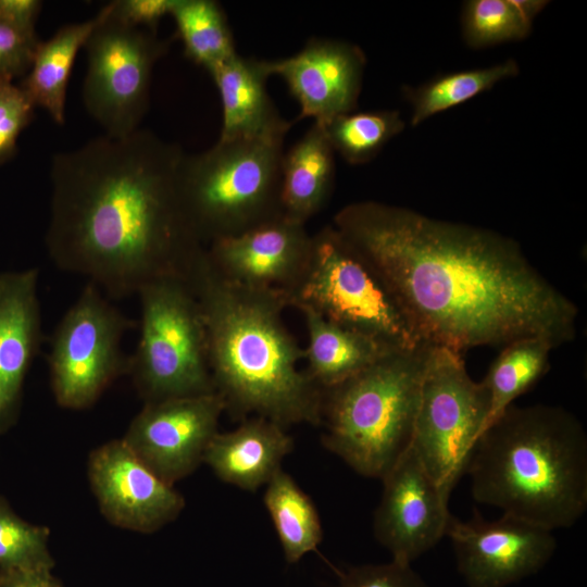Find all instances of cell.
<instances>
[{"label":"cell","mask_w":587,"mask_h":587,"mask_svg":"<svg viewBox=\"0 0 587 587\" xmlns=\"http://www.w3.org/2000/svg\"><path fill=\"white\" fill-rule=\"evenodd\" d=\"M332 226L394 296L421 341L461 353L541 336L575 337L577 307L499 233L378 201Z\"/></svg>","instance_id":"1"},{"label":"cell","mask_w":587,"mask_h":587,"mask_svg":"<svg viewBox=\"0 0 587 587\" xmlns=\"http://www.w3.org/2000/svg\"><path fill=\"white\" fill-rule=\"evenodd\" d=\"M183 154L143 128L55 153L46 233L53 263L111 298L137 295L164 277L187 280L205 246L182 208Z\"/></svg>","instance_id":"2"},{"label":"cell","mask_w":587,"mask_h":587,"mask_svg":"<svg viewBox=\"0 0 587 587\" xmlns=\"http://www.w3.org/2000/svg\"><path fill=\"white\" fill-rule=\"evenodd\" d=\"M187 282L200 304L210 371L226 410L284 427L320 425L322 389L299 367L304 348L284 323L287 296L225 280L205 251Z\"/></svg>","instance_id":"3"},{"label":"cell","mask_w":587,"mask_h":587,"mask_svg":"<svg viewBox=\"0 0 587 587\" xmlns=\"http://www.w3.org/2000/svg\"><path fill=\"white\" fill-rule=\"evenodd\" d=\"M466 473L478 503L549 530L587 509V435L562 407L511 404L478 437Z\"/></svg>","instance_id":"4"},{"label":"cell","mask_w":587,"mask_h":587,"mask_svg":"<svg viewBox=\"0 0 587 587\" xmlns=\"http://www.w3.org/2000/svg\"><path fill=\"white\" fill-rule=\"evenodd\" d=\"M429 349L389 352L322 389V444L358 474L382 479L409 449Z\"/></svg>","instance_id":"5"},{"label":"cell","mask_w":587,"mask_h":587,"mask_svg":"<svg viewBox=\"0 0 587 587\" xmlns=\"http://www.w3.org/2000/svg\"><path fill=\"white\" fill-rule=\"evenodd\" d=\"M284 140H217L203 152H184L177 168L178 195L203 246L283 216Z\"/></svg>","instance_id":"6"},{"label":"cell","mask_w":587,"mask_h":587,"mask_svg":"<svg viewBox=\"0 0 587 587\" xmlns=\"http://www.w3.org/2000/svg\"><path fill=\"white\" fill-rule=\"evenodd\" d=\"M137 295L140 334L128 371L146 402L215 392L204 322L188 282L160 278Z\"/></svg>","instance_id":"7"},{"label":"cell","mask_w":587,"mask_h":587,"mask_svg":"<svg viewBox=\"0 0 587 587\" xmlns=\"http://www.w3.org/2000/svg\"><path fill=\"white\" fill-rule=\"evenodd\" d=\"M288 301L390 350L425 345L386 286L332 225L312 235L309 265Z\"/></svg>","instance_id":"8"},{"label":"cell","mask_w":587,"mask_h":587,"mask_svg":"<svg viewBox=\"0 0 587 587\" xmlns=\"http://www.w3.org/2000/svg\"><path fill=\"white\" fill-rule=\"evenodd\" d=\"M489 407L487 387L469 375L461 353L430 346L410 446L448 497L466 473Z\"/></svg>","instance_id":"9"},{"label":"cell","mask_w":587,"mask_h":587,"mask_svg":"<svg viewBox=\"0 0 587 587\" xmlns=\"http://www.w3.org/2000/svg\"><path fill=\"white\" fill-rule=\"evenodd\" d=\"M84 48L87 72L83 102L110 137H125L140 128L150 99L152 71L171 41L157 33L129 26L112 14V3Z\"/></svg>","instance_id":"10"},{"label":"cell","mask_w":587,"mask_h":587,"mask_svg":"<svg viewBox=\"0 0 587 587\" xmlns=\"http://www.w3.org/2000/svg\"><path fill=\"white\" fill-rule=\"evenodd\" d=\"M88 283L54 330L49 354L51 387L66 409L90 407L123 372L122 340L130 321Z\"/></svg>","instance_id":"11"},{"label":"cell","mask_w":587,"mask_h":587,"mask_svg":"<svg viewBox=\"0 0 587 587\" xmlns=\"http://www.w3.org/2000/svg\"><path fill=\"white\" fill-rule=\"evenodd\" d=\"M225 410L217 392L146 402L122 439L157 476L174 485L203 462Z\"/></svg>","instance_id":"12"},{"label":"cell","mask_w":587,"mask_h":587,"mask_svg":"<svg viewBox=\"0 0 587 587\" xmlns=\"http://www.w3.org/2000/svg\"><path fill=\"white\" fill-rule=\"evenodd\" d=\"M446 537L469 587H507L538 572L557 547L552 530L509 514L492 521L477 512L467 521L451 515Z\"/></svg>","instance_id":"13"},{"label":"cell","mask_w":587,"mask_h":587,"mask_svg":"<svg viewBox=\"0 0 587 587\" xmlns=\"http://www.w3.org/2000/svg\"><path fill=\"white\" fill-rule=\"evenodd\" d=\"M374 513L375 538L392 560L411 564L446 536L449 497L424 469L410 446L384 475Z\"/></svg>","instance_id":"14"},{"label":"cell","mask_w":587,"mask_h":587,"mask_svg":"<svg viewBox=\"0 0 587 587\" xmlns=\"http://www.w3.org/2000/svg\"><path fill=\"white\" fill-rule=\"evenodd\" d=\"M88 474L101 512L118 527L152 533L175 520L185 507L173 485L157 476L123 439L93 450Z\"/></svg>","instance_id":"15"},{"label":"cell","mask_w":587,"mask_h":587,"mask_svg":"<svg viewBox=\"0 0 587 587\" xmlns=\"http://www.w3.org/2000/svg\"><path fill=\"white\" fill-rule=\"evenodd\" d=\"M312 235L304 224L280 216L205 247L212 270L233 284L260 290H295L309 265Z\"/></svg>","instance_id":"16"},{"label":"cell","mask_w":587,"mask_h":587,"mask_svg":"<svg viewBox=\"0 0 587 587\" xmlns=\"http://www.w3.org/2000/svg\"><path fill=\"white\" fill-rule=\"evenodd\" d=\"M264 64L270 77L278 76L286 83L299 104V120L312 118L324 125L358 107L366 58L351 42L311 38L294 55L264 60Z\"/></svg>","instance_id":"17"},{"label":"cell","mask_w":587,"mask_h":587,"mask_svg":"<svg viewBox=\"0 0 587 587\" xmlns=\"http://www.w3.org/2000/svg\"><path fill=\"white\" fill-rule=\"evenodd\" d=\"M41 341L38 271L0 273V434L15 422Z\"/></svg>","instance_id":"18"},{"label":"cell","mask_w":587,"mask_h":587,"mask_svg":"<svg viewBox=\"0 0 587 587\" xmlns=\"http://www.w3.org/2000/svg\"><path fill=\"white\" fill-rule=\"evenodd\" d=\"M209 74L222 104L218 140L286 137L292 124L279 114L268 95L264 60L236 53Z\"/></svg>","instance_id":"19"},{"label":"cell","mask_w":587,"mask_h":587,"mask_svg":"<svg viewBox=\"0 0 587 587\" xmlns=\"http://www.w3.org/2000/svg\"><path fill=\"white\" fill-rule=\"evenodd\" d=\"M292 447L284 426L253 416L234 430L217 432L204 451L203 462L221 480L254 491L282 469V461Z\"/></svg>","instance_id":"20"},{"label":"cell","mask_w":587,"mask_h":587,"mask_svg":"<svg viewBox=\"0 0 587 587\" xmlns=\"http://www.w3.org/2000/svg\"><path fill=\"white\" fill-rule=\"evenodd\" d=\"M335 180V152L322 125L312 123L284 152L282 209L289 221L304 224L327 202Z\"/></svg>","instance_id":"21"},{"label":"cell","mask_w":587,"mask_h":587,"mask_svg":"<svg viewBox=\"0 0 587 587\" xmlns=\"http://www.w3.org/2000/svg\"><path fill=\"white\" fill-rule=\"evenodd\" d=\"M304 319L308 345L305 373L321 388H329L366 369L390 350L346 329L308 307H298Z\"/></svg>","instance_id":"22"},{"label":"cell","mask_w":587,"mask_h":587,"mask_svg":"<svg viewBox=\"0 0 587 587\" xmlns=\"http://www.w3.org/2000/svg\"><path fill=\"white\" fill-rule=\"evenodd\" d=\"M103 15L101 9L85 22L62 26L37 46L29 71L18 86L35 107L47 111L59 125L65 122L66 91L75 59Z\"/></svg>","instance_id":"23"},{"label":"cell","mask_w":587,"mask_h":587,"mask_svg":"<svg viewBox=\"0 0 587 587\" xmlns=\"http://www.w3.org/2000/svg\"><path fill=\"white\" fill-rule=\"evenodd\" d=\"M263 500L288 563L317 549L323 536L317 510L289 474L278 470L267 482Z\"/></svg>","instance_id":"24"},{"label":"cell","mask_w":587,"mask_h":587,"mask_svg":"<svg viewBox=\"0 0 587 587\" xmlns=\"http://www.w3.org/2000/svg\"><path fill=\"white\" fill-rule=\"evenodd\" d=\"M555 347L551 339L541 336L519 338L503 346L483 379L490 398L485 428L544 376L549 369L550 351Z\"/></svg>","instance_id":"25"},{"label":"cell","mask_w":587,"mask_h":587,"mask_svg":"<svg viewBox=\"0 0 587 587\" xmlns=\"http://www.w3.org/2000/svg\"><path fill=\"white\" fill-rule=\"evenodd\" d=\"M185 55L208 73L237 51L222 5L214 0H173L170 10Z\"/></svg>","instance_id":"26"},{"label":"cell","mask_w":587,"mask_h":587,"mask_svg":"<svg viewBox=\"0 0 587 587\" xmlns=\"http://www.w3.org/2000/svg\"><path fill=\"white\" fill-rule=\"evenodd\" d=\"M520 73L514 59L480 68L442 74L420 85L404 87L402 93L412 108L410 125L417 126L435 114L462 104Z\"/></svg>","instance_id":"27"},{"label":"cell","mask_w":587,"mask_h":587,"mask_svg":"<svg viewBox=\"0 0 587 587\" xmlns=\"http://www.w3.org/2000/svg\"><path fill=\"white\" fill-rule=\"evenodd\" d=\"M322 126L334 152L360 165L373 160L404 129L405 122L398 110H373L342 114Z\"/></svg>","instance_id":"28"},{"label":"cell","mask_w":587,"mask_h":587,"mask_svg":"<svg viewBox=\"0 0 587 587\" xmlns=\"http://www.w3.org/2000/svg\"><path fill=\"white\" fill-rule=\"evenodd\" d=\"M49 528L20 517L0 497V572L53 569Z\"/></svg>","instance_id":"29"},{"label":"cell","mask_w":587,"mask_h":587,"mask_svg":"<svg viewBox=\"0 0 587 587\" xmlns=\"http://www.w3.org/2000/svg\"><path fill=\"white\" fill-rule=\"evenodd\" d=\"M461 26L464 41L473 49L522 40L532 30L509 0L466 1Z\"/></svg>","instance_id":"30"},{"label":"cell","mask_w":587,"mask_h":587,"mask_svg":"<svg viewBox=\"0 0 587 587\" xmlns=\"http://www.w3.org/2000/svg\"><path fill=\"white\" fill-rule=\"evenodd\" d=\"M35 108L18 85L0 82V164L16 153L17 138L32 123Z\"/></svg>","instance_id":"31"},{"label":"cell","mask_w":587,"mask_h":587,"mask_svg":"<svg viewBox=\"0 0 587 587\" xmlns=\"http://www.w3.org/2000/svg\"><path fill=\"white\" fill-rule=\"evenodd\" d=\"M39 42L35 30L0 21V82L25 76Z\"/></svg>","instance_id":"32"},{"label":"cell","mask_w":587,"mask_h":587,"mask_svg":"<svg viewBox=\"0 0 587 587\" xmlns=\"http://www.w3.org/2000/svg\"><path fill=\"white\" fill-rule=\"evenodd\" d=\"M337 587H428L410 564L391 560L349 569Z\"/></svg>","instance_id":"33"},{"label":"cell","mask_w":587,"mask_h":587,"mask_svg":"<svg viewBox=\"0 0 587 587\" xmlns=\"http://www.w3.org/2000/svg\"><path fill=\"white\" fill-rule=\"evenodd\" d=\"M173 0H116L112 14L121 22L157 33L161 20L170 15Z\"/></svg>","instance_id":"34"},{"label":"cell","mask_w":587,"mask_h":587,"mask_svg":"<svg viewBox=\"0 0 587 587\" xmlns=\"http://www.w3.org/2000/svg\"><path fill=\"white\" fill-rule=\"evenodd\" d=\"M38 0H0V21L27 30H35L41 11Z\"/></svg>","instance_id":"35"},{"label":"cell","mask_w":587,"mask_h":587,"mask_svg":"<svg viewBox=\"0 0 587 587\" xmlns=\"http://www.w3.org/2000/svg\"><path fill=\"white\" fill-rule=\"evenodd\" d=\"M0 587H62L51 569L0 572Z\"/></svg>","instance_id":"36"},{"label":"cell","mask_w":587,"mask_h":587,"mask_svg":"<svg viewBox=\"0 0 587 587\" xmlns=\"http://www.w3.org/2000/svg\"><path fill=\"white\" fill-rule=\"evenodd\" d=\"M521 17L529 25L549 3L546 0H509Z\"/></svg>","instance_id":"37"}]
</instances>
